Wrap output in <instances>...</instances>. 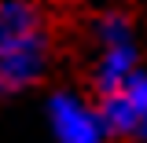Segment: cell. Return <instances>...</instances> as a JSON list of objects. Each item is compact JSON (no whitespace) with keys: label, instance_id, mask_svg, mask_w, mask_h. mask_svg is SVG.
I'll return each instance as SVG.
<instances>
[{"label":"cell","instance_id":"1","mask_svg":"<svg viewBox=\"0 0 147 143\" xmlns=\"http://www.w3.org/2000/svg\"><path fill=\"white\" fill-rule=\"evenodd\" d=\"M59 30L44 0H0V103L37 92L55 70Z\"/></svg>","mask_w":147,"mask_h":143},{"label":"cell","instance_id":"2","mask_svg":"<svg viewBox=\"0 0 147 143\" xmlns=\"http://www.w3.org/2000/svg\"><path fill=\"white\" fill-rule=\"evenodd\" d=\"M88 88L96 95L121 88L136 70H144V40L140 26L125 7H99L88 18Z\"/></svg>","mask_w":147,"mask_h":143},{"label":"cell","instance_id":"3","mask_svg":"<svg viewBox=\"0 0 147 143\" xmlns=\"http://www.w3.org/2000/svg\"><path fill=\"white\" fill-rule=\"evenodd\" d=\"M44 128L52 143H114L103 103L92 88H52L44 95Z\"/></svg>","mask_w":147,"mask_h":143},{"label":"cell","instance_id":"4","mask_svg":"<svg viewBox=\"0 0 147 143\" xmlns=\"http://www.w3.org/2000/svg\"><path fill=\"white\" fill-rule=\"evenodd\" d=\"M114 143H147V66L136 70L121 88L99 95Z\"/></svg>","mask_w":147,"mask_h":143}]
</instances>
